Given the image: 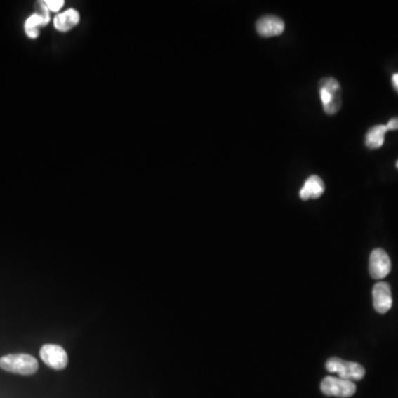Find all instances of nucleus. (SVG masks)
<instances>
[{"mask_svg": "<svg viewBox=\"0 0 398 398\" xmlns=\"http://www.w3.org/2000/svg\"><path fill=\"white\" fill-rule=\"evenodd\" d=\"M46 5H47L49 11H59L65 5V1L63 0H48V1H46Z\"/></svg>", "mask_w": 398, "mask_h": 398, "instance_id": "13", "label": "nucleus"}, {"mask_svg": "<svg viewBox=\"0 0 398 398\" xmlns=\"http://www.w3.org/2000/svg\"><path fill=\"white\" fill-rule=\"evenodd\" d=\"M373 305L376 312L385 314L393 305L392 291L387 282L380 281L373 288Z\"/></svg>", "mask_w": 398, "mask_h": 398, "instance_id": "7", "label": "nucleus"}, {"mask_svg": "<svg viewBox=\"0 0 398 398\" xmlns=\"http://www.w3.org/2000/svg\"><path fill=\"white\" fill-rule=\"evenodd\" d=\"M326 367L329 372L338 374V378L351 380V382L361 380L365 375V369L362 365L357 362L344 361V359H338V357H332V359H328Z\"/></svg>", "mask_w": 398, "mask_h": 398, "instance_id": "3", "label": "nucleus"}, {"mask_svg": "<svg viewBox=\"0 0 398 398\" xmlns=\"http://www.w3.org/2000/svg\"><path fill=\"white\" fill-rule=\"evenodd\" d=\"M387 132L386 125H375L367 132L365 145L371 150L380 149L385 142V134Z\"/></svg>", "mask_w": 398, "mask_h": 398, "instance_id": "10", "label": "nucleus"}, {"mask_svg": "<svg viewBox=\"0 0 398 398\" xmlns=\"http://www.w3.org/2000/svg\"><path fill=\"white\" fill-rule=\"evenodd\" d=\"M319 92L323 110L328 115H334L342 107V88L338 81L326 77L319 82Z\"/></svg>", "mask_w": 398, "mask_h": 398, "instance_id": "1", "label": "nucleus"}, {"mask_svg": "<svg viewBox=\"0 0 398 398\" xmlns=\"http://www.w3.org/2000/svg\"><path fill=\"white\" fill-rule=\"evenodd\" d=\"M40 357L44 364L53 370H63L68 365V354L63 347L57 344H46L40 350Z\"/></svg>", "mask_w": 398, "mask_h": 398, "instance_id": "5", "label": "nucleus"}, {"mask_svg": "<svg viewBox=\"0 0 398 398\" xmlns=\"http://www.w3.org/2000/svg\"><path fill=\"white\" fill-rule=\"evenodd\" d=\"M390 268H392V263H390V257L385 250L380 249V248L373 250L370 256V265H369L371 277L376 280H382L388 276Z\"/></svg>", "mask_w": 398, "mask_h": 398, "instance_id": "6", "label": "nucleus"}, {"mask_svg": "<svg viewBox=\"0 0 398 398\" xmlns=\"http://www.w3.org/2000/svg\"><path fill=\"white\" fill-rule=\"evenodd\" d=\"M321 392L326 396L347 398L355 394L357 386L351 380L336 376H328L321 382Z\"/></svg>", "mask_w": 398, "mask_h": 398, "instance_id": "4", "label": "nucleus"}, {"mask_svg": "<svg viewBox=\"0 0 398 398\" xmlns=\"http://www.w3.org/2000/svg\"><path fill=\"white\" fill-rule=\"evenodd\" d=\"M38 367V361L29 354H9L0 359V369L15 374L32 375Z\"/></svg>", "mask_w": 398, "mask_h": 398, "instance_id": "2", "label": "nucleus"}, {"mask_svg": "<svg viewBox=\"0 0 398 398\" xmlns=\"http://www.w3.org/2000/svg\"><path fill=\"white\" fill-rule=\"evenodd\" d=\"M392 84H393L396 91L398 92V73H395V74L392 77Z\"/></svg>", "mask_w": 398, "mask_h": 398, "instance_id": "15", "label": "nucleus"}, {"mask_svg": "<svg viewBox=\"0 0 398 398\" xmlns=\"http://www.w3.org/2000/svg\"><path fill=\"white\" fill-rule=\"evenodd\" d=\"M39 26H44V18L38 13H34L32 16L29 17L28 20L26 21V25H25L26 34L30 38L34 39L39 34V32H38V27Z\"/></svg>", "mask_w": 398, "mask_h": 398, "instance_id": "12", "label": "nucleus"}, {"mask_svg": "<svg viewBox=\"0 0 398 398\" xmlns=\"http://www.w3.org/2000/svg\"><path fill=\"white\" fill-rule=\"evenodd\" d=\"M396 167H397V168H398V161H397V163H396Z\"/></svg>", "mask_w": 398, "mask_h": 398, "instance_id": "16", "label": "nucleus"}, {"mask_svg": "<svg viewBox=\"0 0 398 398\" xmlns=\"http://www.w3.org/2000/svg\"><path fill=\"white\" fill-rule=\"evenodd\" d=\"M326 186L322 178L318 175L310 176L305 182V185L300 190V198L302 201H309V199H318L324 193Z\"/></svg>", "mask_w": 398, "mask_h": 398, "instance_id": "9", "label": "nucleus"}, {"mask_svg": "<svg viewBox=\"0 0 398 398\" xmlns=\"http://www.w3.org/2000/svg\"><path fill=\"white\" fill-rule=\"evenodd\" d=\"M80 16L79 13L74 9H69L65 13H59L55 18V27L59 32H69L73 27L79 24Z\"/></svg>", "mask_w": 398, "mask_h": 398, "instance_id": "11", "label": "nucleus"}, {"mask_svg": "<svg viewBox=\"0 0 398 398\" xmlns=\"http://www.w3.org/2000/svg\"><path fill=\"white\" fill-rule=\"evenodd\" d=\"M386 128L388 131L398 130V117H394L392 120L388 121Z\"/></svg>", "mask_w": 398, "mask_h": 398, "instance_id": "14", "label": "nucleus"}, {"mask_svg": "<svg viewBox=\"0 0 398 398\" xmlns=\"http://www.w3.org/2000/svg\"><path fill=\"white\" fill-rule=\"evenodd\" d=\"M284 28H286L284 21L280 17L274 16V15L261 17L256 22V30L258 34L265 38L284 34Z\"/></svg>", "mask_w": 398, "mask_h": 398, "instance_id": "8", "label": "nucleus"}]
</instances>
